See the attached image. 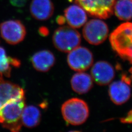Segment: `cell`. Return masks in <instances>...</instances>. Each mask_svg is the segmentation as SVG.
<instances>
[{"label":"cell","mask_w":132,"mask_h":132,"mask_svg":"<svg viewBox=\"0 0 132 132\" xmlns=\"http://www.w3.org/2000/svg\"><path fill=\"white\" fill-rule=\"evenodd\" d=\"M108 33L107 24L100 19L90 20L85 24L83 29V35L85 40L94 45H98L104 42Z\"/></svg>","instance_id":"6"},{"label":"cell","mask_w":132,"mask_h":132,"mask_svg":"<svg viewBox=\"0 0 132 132\" xmlns=\"http://www.w3.org/2000/svg\"><path fill=\"white\" fill-rule=\"evenodd\" d=\"M113 11L118 19L122 21L132 19V0H117Z\"/></svg>","instance_id":"17"},{"label":"cell","mask_w":132,"mask_h":132,"mask_svg":"<svg viewBox=\"0 0 132 132\" xmlns=\"http://www.w3.org/2000/svg\"><path fill=\"white\" fill-rule=\"evenodd\" d=\"M2 37L10 45H16L24 40L27 31L20 21L11 20L0 24Z\"/></svg>","instance_id":"8"},{"label":"cell","mask_w":132,"mask_h":132,"mask_svg":"<svg viewBox=\"0 0 132 132\" xmlns=\"http://www.w3.org/2000/svg\"><path fill=\"white\" fill-rule=\"evenodd\" d=\"M26 106L25 97L13 99L0 109V123L12 132H18L23 125L21 117Z\"/></svg>","instance_id":"2"},{"label":"cell","mask_w":132,"mask_h":132,"mask_svg":"<svg viewBox=\"0 0 132 132\" xmlns=\"http://www.w3.org/2000/svg\"><path fill=\"white\" fill-rule=\"evenodd\" d=\"M11 5L17 7H22L25 6L28 0H9Z\"/></svg>","instance_id":"19"},{"label":"cell","mask_w":132,"mask_h":132,"mask_svg":"<svg viewBox=\"0 0 132 132\" xmlns=\"http://www.w3.org/2000/svg\"><path fill=\"white\" fill-rule=\"evenodd\" d=\"M120 122L125 124L132 123V110L130 111L125 117L120 119Z\"/></svg>","instance_id":"20"},{"label":"cell","mask_w":132,"mask_h":132,"mask_svg":"<svg viewBox=\"0 0 132 132\" xmlns=\"http://www.w3.org/2000/svg\"><path fill=\"white\" fill-rule=\"evenodd\" d=\"M34 68L40 72H47L55 62V58L52 52L48 50H42L34 53L31 58Z\"/></svg>","instance_id":"14"},{"label":"cell","mask_w":132,"mask_h":132,"mask_svg":"<svg viewBox=\"0 0 132 132\" xmlns=\"http://www.w3.org/2000/svg\"><path fill=\"white\" fill-rule=\"evenodd\" d=\"M52 41L58 51L69 52L79 46L81 36L75 28L70 26H63L55 30Z\"/></svg>","instance_id":"4"},{"label":"cell","mask_w":132,"mask_h":132,"mask_svg":"<svg viewBox=\"0 0 132 132\" xmlns=\"http://www.w3.org/2000/svg\"><path fill=\"white\" fill-rule=\"evenodd\" d=\"M66 22L69 25L75 28H80L87 21L86 11L78 5H71L64 10Z\"/></svg>","instance_id":"13"},{"label":"cell","mask_w":132,"mask_h":132,"mask_svg":"<svg viewBox=\"0 0 132 132\" xmlns=\"http://www.w3.org/2000/svg\"><path fill=\"white\" fill-rule=\"evenodd\" d=\"M71 84L72 90L77 94H85L92 88L93 79L90 75L83 72H78L72 76Z\"/></svg>","instance_id":"15"},{"label":"cell","mask_w":132,"mask_h":132,"mask_svg":"<svg viewBox=\"0 0 132 132\" xmlns=\"http://www.w3.org/2000/svg\"><path fill=\"white\" fill-rule=\"evenodd\" d=\"M21 63L18 59L10 57L3 47H0V73L7 77L10 76L11 71V66L19 67Z\"/></svg>","instance_id":"18"},{"label":"cell","mask_w":132,"mask_h":132,"mask_svg":"<svg viewBox=\"0 0 132 132\" xmlns=\"http://www.w3.org/2000/svg\"><path fill=\"white\" fill-rule=\"evenodd\" d=\"M41 120L39 109L33 105L25 106L21 117L23 125L26 127L33 128L37 126Z\"/></svg>","instance_id":"16"},{"label":"cell","mask_w":132,"mask_h":132,"mask_svg":"<svg viewBox=\"0 0 132 132\" xmlns=\"http://www.w3.org/2000/svg\"><path fill=\"white\" fill-rule=\"evenodd\" d=\"M110 41L119 56L132 63V23L119 25L110 34Z\"/></svg>","instance_id":"1"},{"label":"cell","mask_w":132,"mask_h":132,"mask_svg":"<svg viewBox=\"0 0 132 132\" xmlns=\"http://www.w3.org/2000/svg\"><path fill=\"white\" fill-rule=\"evenodd\" d=\"M91 76L94 82L100 86L108 85L113 80L115 72L108 62L101 61L95 63L91 69Z\"/></svg>","instance_id":"9"},{"label":"cell","mask_w":132,"mask_h":132,"mask_svg":"<svg viewBox=\"0 0 132 132\" xmlns=\"http://www.w3.org/2000/svg\"><path fill=\"white\" fill-rule=\"evenodd\" d=\"M61 112L66 122L72 125H80L86 122L89 116V109L84 100L72 98L62 105Z\"/></svg>","instance_id":"3"},{"label":"cell","mask_w":132,"mask_h":132,"mask_svg":"<svg viewBox=\"0 0 132 132\" xmlns=\"http://www.w3.org/2000/svg\"><path fill=\"white\" fill-rule=\"evenodd\" d=\"M129 71H130V73L131 74V76H132V67H131V69H130V70H129Z\"/></svg>","instance_id":"23"},{"label":"cell","mask_w":132,"mask_h":132,"mask_svg":"<svg viewBox=\"0 0 132 132\" xmlns=\"http://www.w3.org/2000/svg\"><path fill=\"white\" fill-rule=\"evenodd\" d=\"M67 62L71 70L83 72L92 66L94 57L92 52L88 48L78 46L69 52Z\"/></svg>","instance_id":"7"},{"label":"cell","mask_w":132,"mask_h":132,"mask_svg":"<svg viewBox=\"0 0 132 132\" xmlns=\"http://www.w3.org/2000/svg\"><path fill=\"white\" fill-rule=\"evenodd\" d=\"M54 5L51 0H32L30 12L34 18L40 21L50 19L53 14Z\"/></svg>","instance_id":"12"},{"label":"cell","mask_w":132,"mask_h":132,"mask_svg":"<svg viewBox=\"0 0 132 132\" xmlns=\"http://www.w3.org/2000/svg\"><path fill=\"white\" fill-rule=\"evenodd\" d=\"M130 86L122 80L113 82L110 84L109 94L114 104L120 105L130 99L131 94Z\"/></svg>","instance_id":"10"},{"label":"cell","mask_w":132,"mask_h":132,"mask_svg":"<svg viewBox=\"0 0 132 132\" xmlns=\"http://www.w3.org/2000/svg\"><path fill=\"white\" fill-rule=\"evenodd\" d=\"M39 32L40 34V35H42L43 36H45L48 34L49 31L47 28L43 27H41L39 28Z\"/></svg>","instance_id":"22"},{"label":"cell","mask_w":132,"mask_h":132,"mask_svg":"<svg viewBox=\"0 0 132 132\" xmlns=\"http://www.w3.org/2000/svg\"><path fill=\"white\" fill-rule=\"evenodd\" d=\"M24 89L19 85L9 81H0V109L13 99L25 97Z\"/></svg>","instance_id":"11"},{"label":"cell","mask_w":132,"mask_h":132,"mask_svg":"<svg viewBox=\"0 0 132 132\" xmlns=\"http://www.w3.org/2000/svg\"><path fill=\"white\" fill-rule=\"evenodd\" d=\"M90 16L106 19L112 16L116 0H75Z\"/></svg>","instance_id":"5"},{"label":"cell","mask_w":132,"mask_h":132,"mask_svg":"<svg viewBox=\"0 0 132 132\" xmlns=\"http://www.w3.org/2000/svg\"><path fill=\"white\" fill-rule=\"evenodd\" d=\"M56 22L57 24H60V25H62L63 24H65L66 22V20L65 19V17L61 16L59 15L56 18Z\"/></svg>","instance_id":"21"}]
</instances>
